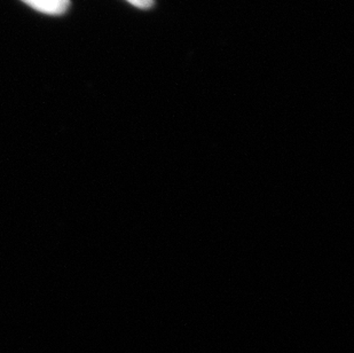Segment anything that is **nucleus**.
Masks as SVG:
<instances>
[{
  "instance_id": "1",
  "label": "nucleus",
  "mask_w": 354,
  "mask_h": 353,
  "mask_svg": "<svg viewBox=\"0 0 354 353\" xmlns=\"http://www.w3.org/2000/svg\"><path fill=\"white\" fill-rule=\"evenodd\" d=\"M26 5L47 15H62L71 6V0H22Z\"/></svg>"
},
{
  "instance_id": "2",
  "label": "nucleus",
  "mask_w": 354,
  "mask_h": 353,
  "mask_svg": "<svg viewBox=\"0 0 354 353\" xmlns=\"http://www.w3.org/2000/svg\"><path fill=\"white\" fill-rule=\"evenodd\" d=\"M127 1L140 10H148L154 6V0H127Z\"/></svg>"
}]
</instances>
